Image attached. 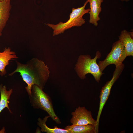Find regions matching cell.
Listing matches in <instances>:
<instances>
[{"label":"cell","mask_w":133,"mask_h":133,"mask_svg":"<svg viewBox=\"0 0 133 133\" xmlns=\"http://www.w3.org/2000/svg\"><path fill=\"white\" fill-rule=\"evenodd\" d=\"M17 67L8 75L12 76L19 72L23 81L27 84L25 89L29 95L31 94L33 85H37L43 89L49 77V68L44 62L36 58H33L25 64L16 61Z\"/></svg>","instance_id":"cell-1"},{"label":"cell","mask_w":133,"mask_h":133,"mask_svg":"<svg viewBox=\"0 0 133 133\" xmlns=\"http://www.w3.org/2000/svg\"><path fill=\"white\" fill-rule=\"evenodd\" d=\"M101 56L100 53L98 51L93 59L89 55H81L79 57L75 68L81 79H84L86 78V75L90 73L93 75L96 81L98 83L99 82L103 73L100 71L97 60Z\"/></svg>","instance_id":"cell-2"},{"label":"cell","mask_w":133,"mask_h":133,"mask_svg":"<svg viewBox=\"0 0 133 133\" xmlns=\"http://www.w3.org/2000/svg\"><path fill=\"white\" fill-rule=\"evenodd\" d=\"M29 97L31 105L34 108L46 111L57 124H61L60 120L54 112L51 98L42 89L36 85H33Z\"/></svg>","instance_id":"cell-3"},{"label":"cell","mask_w":133,"mask_h":133,"mask_svg":"<svg viewBox=\"0 0 133 133\" xmlns=\"http://www.w3.org/2000/svg\"><path fill=\"white\" fill-rule=\"evenodd\" d=\"M88 2V0H87L83 6L76 8H72V12L70 14L69 19L66 22L64 23L60 22L56 25L47 24L46 25L48 26L53 30V36L63 33L65 30L72 27L81 26L84 24L85 19L83 18V16L85 14L88 13L90 11V8L85 9Z\"/></svg>","instance_id":"cell-4"},{"label":"cell","mask_w":133,"mask_h":133,"mask_svg":"<svg viewBox=\"0 0 133 133\" xmlns=\"http://www.w3.org/2000/svg\"><path fill=\"white\" fill-rule=\"evenodd\" d=\"M127 57L125 48L120 40L113 44L111 51L105 59L100 61L98 64L100 71L103 70L108 66L114 64L116 66L122 63Z\"/></svg>","instance_id":"cell-5"},{"label":"cell","mask_w":133,"mask_h":133,"mask_svg":"<svg viewBox=\"0 0 133 133\" xmlns=\"http://www.w3.org/2000/svg\"><path fill=\"white\" fill-rule=\"evenodd\" d=\"M115 66L116 68L111 79L106 83L100 90L99 108L96 120L97 133L98 132L99 123L100 116L103 107L110 95L111 88L114 83L119 78L124 67V65L123 63Z\"/></svg>","instance_id":"cell-6"},{"label":"cell","mask_w":133,"mask_h":133,"mask_svg":"<svg viewBox=\"0 0 133 133\" xmlns=\"http://www.w3.org/2000/svg\"><path fill=\"white\" fill-rule=\"evenodd\" d=\"M71 114L72 117L70 122L72 125H83L91 124L95 126L96 129V120L92 117L91 112L85 107H79L72 112Z\"/></svg>","instance_id":"cell-7"},{"label":"cell","mask_w":133,"mask_h":133,"mask_svg":"<svg viewBox=\"0 0 133 133\" xmlns=\"http://www.w3.org/2000/svg\"><path fill=\"white\" fill-rule=\"evenodd\" d=\"M90 5L89 22L96 26L98 25V21L100 19L99 15L102 11L101 3L103 0H88Z\"/></svg>","instance_id":"cell-8"},{"label":"cell","mask_w":133,"mask_h":133,"mask_svg":"<svg viewBox=\"0 0 133 133\" xmlns=\"http://www.w3.org/2000/svg\"><path fill=\"white\" fill-rule=\"evenodd\" d=\"M18 58L16 52L11 51L9 47H6L3 52H0V74L1 76L6 73L5 67L9 64L10 60Z\"/></svg>","instance_id":"cell-9"},{"label":"cell","mask_w":133,"mask_h":133,"mask_svg":"<svg viewBox=\"0 0 133 133\" xmlns=\"http://www.w3.org/2000/svg\"><path fill=\"white\" fill-rule=\"evenodd\" d=\"M11 1L10 0L0 1V33H2L10 17L12 8Z\"/></svg>","instance_id":"cell-10"},{"label":"cell","mask_w":133,"mask_h":133,"mask_svg":"<svg viewBox=\"0 0 133 133\" xmlns=\"http://www.w3.org/2000/svg\"><path fill=\"white\" fill-rule=\"evenodd\" d=\"M124 46L127 56L133 55V39L131 32L124 30L119 36Z\"/></svg>","instance_id":"cell-11"},{"label":"cell","mask_w":133,"mask_h":133,"mask_svg":"<svg viewBox=\"0 0 133 133\" xmlns=\"http://www.w3.org/2000/svg\"><path fill=\"white\" fill-rule=\"evenodd\" d=\"M13 91V89H12L7 90L5 85H3L2 84L0 85V113L5 107L8 109L11 113H12L8 106V103L10 102L9 100Z\"/></svg>","instance_id":"cell-12"},{"label":"cell","mask_w":133,"mask_h":133,"mask_svg":"<svg viewBox=\"0 0 133 133\" xmlns=\"http://www.w3.org/2000/svg\"><path fill=\"white\" fill-rule=\"evenodd\" d=\"M64 129L68 130L69 133H96L95 127L91 124L83 125H68Z\"/></svg>","instance_id":"cell-13"},{"label":"cell","mask_w":133,"mask_h":133,"mask_svg":"<svg viewBox=\"0 0 133 133\" xmlns=\"http://www.w3.org/2000/svg\"><path fill=\"white\" fill-rule=\"evenodd\" d=\"M50 117L49 115L46 116L43 119L40 118L38 119L37 124L41 128V131L42 132H45L47 133H69L67 130L58 128L57 126L52 128L48 127L46 124V122L48 118Z\"/></svg>","instance_id":"cell-14"},{"label":"cell","mask_w":133,"mask_h":133,"mask_svg":"<svg viewBox=\"0 0 133 133\" xmlns=\"http://www.w3.org/2000/svg\"><path fill=\"white\" fill-rule=\"evenodd\" d=\"M120 0L122 1H125L126 2H127L129 1L130 0Z\"/></svg>","instance_id":"cell-15"},{"label":"cell","mask_w":133,"mask_h":133,"mask_svg":"<svg viewBox=\"0 0 133 133\" xmlns=\"http://www.w3.org/2000/svg\"><path fill=\"white\" fill-rule=\"evenodd\" d=\"M10 0L11 1V0H0V1H3V0Z\"/></svg>","instance_id":"cell-16"},{"label":"cell","mask_w":133,"mask_h":133,"mask_svg":"<svg viewBox=\"0 0 133 133\" xmlns=\"http://www.w3.org/2000/svg\"><path fill=\"white\" fill-rule=\"evenodd\" d=\"M2 33H0V37Z\"/></svg>","instance_id":"cell-17"}]
</instances>
